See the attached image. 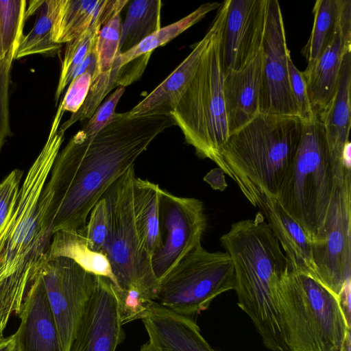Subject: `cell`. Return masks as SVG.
I'll return each mask as SVG.
<instances>
[{
  "instance_id": "obj_1",
  "label": "cell",
  "mask_w": 351,
  "mask_h": 351,
  "mask_svg": "<svg viewBox=\"0 0 351 351\" xmlns=\"http://www.w3.org/2000/svg\"><path fill=\"white\" fill-rule=\"evenodd\" d=\"M173 125L171 115L131 117L125 112L117 113L91 138L77 132L58 154L39 197L44 224L52 234L84 228L109 188L154 138Z\"/></svg>"
},
{
  "instance_id": "obj_2",
  "label": "cell",
  "mask_w": 351,
  "mask_h": 351,
  "mask_svg": "<svg viewBox=\"0 0 351 351\" xmlns=\"http://www.w3.org/2000/svg\"><path fill=\"white\" fill-rule=\"evenodd\" d=\"M220 242L233 263L239 306L250 317L267 348L288 351L277 299L287 260L265 217L258 212L253 219L232 223Z\"/></svg>"
},
{
  "instance_id": "obj_3",
  "label": "cell",
  "mask_w": 351,
  "mask_h": 351,
  "mask_svg": "<svg viewBox=\"0 0 351 351\" xmlns=\"http://www.w3.org/2000/svg\"><path fill=\"white\" fill-rule=\"evenodd\" d=\"M301 127L298 117L259 113L221 147L218 167L254 206L260 194L277 197L295 158Z\"/></svg>"
},
{
  "instance_id": "obj_4",
  "label": "cell",
  "mask_w": 351,
  "mask_h": 351,
  "mask_svg": "<svg viewBox=\"0 0 351 351\" xmlns=\"http://www.w3.org/2000/svg\"><path fill=\"white\" fill-rule=\"evenodd\" d=\"M301 123L298 147L276 198L311 242L321 243L332 204L350 167L331 152L319 117Z\"/></svg>"
},
{
  "instance_id": "obj_5",
  "label": "cell",
  "mask_w": 351,
  "mask_h": 351,
  "mask_svg": "<svg viewBox=\"0 0 351 351\" xmlns=\"http://www.w3.org/2000/svg\"><path fill=\"white\" fill-rule=\"evenodd\" d=\"M132 165L104 195L111 208V232L104 254L116 280L115 290L122 324L141 319L154 301L158 287L151 257L145 250L136 227Z\"/></svg>"
},
{
  "instance_id": "obj_6",
  "label": "cell",
  "mask_w": 351,
  "mask_h": 351,
  "mask_svg": "<svg viewBox=\"0 0 351 351\" xmlns=\"http://www.w3.org/2000/svg\"><path fill=\"white\" fill-rule=\"evenodd\" d=\"M277 299L288 351H341L350 326L338 298L321 282L287 265Z\"/></svg>"
},
{
  "instance_id": "obj_7",
  "label": "cell",
  "mask_w": 351,
  "mask_h": 351,
  "mask_svg": "<svg viewBox=\"0 0 351 351\" xmlns=\"http://www.w3.org/2000/svg\"><path fill=\"white\" fill-rule=\"evenodd\" d=\"M228 2L226 0L219 8L213 36L191 84L171 113L186 143L194 147L197 156L210 159L217 165L219 150L229 136L220 61V41Z\"/></svg>"
},
{
  "instance_id": "obj_8",
  "label": "cell",
  "mask_w": 351,
  "mask_h": 351,
  "mask_svg": "<svg viewBox=\"0 0 351 351\" xmlns=\"http://www.w3.org/2000/svg\"><path fill=\"white\" fill-rule=\"evenodd\" d=\"M235 287L232 261L226 252L193 249L159 282L155 302L182 316L207 309L219 295Z\"/></svg>"
},
{
  "instance_id": "obj_9",
  "label": "cell",
  "mask_w": 351,
  "mask_h": 351,
  "mask_svg": "<svg viewBox=\"0 0 351 351\" xmlns=\"http://www.w3.org/2000/svg\"><path fill=\"white\" fill-rule=\"evenodd\" d=\"M40 269L62 350L69 351L97 276L64 256H45Z\"/></svg>"
},
{
  "instance_id": "obj_10",
  "label": "cell",
  "mask_w": 351,
  "mask_h": 351,
  "mask_svg": "<svg viewBox=\"0 0 351 351\" xmlns=\"http://www.w3.org/2000/svg\"><path fill=\"white\" fill-rule=\"evenodd\" d=\"M159 219L160 243L151 260L158 283L184 256L201 245L206 228L200 200L176 196L162 189Z\"/></svg>"
},
{
  "instance_id": "obj_11",
  "label": "cell",
  "mask_w": 351,
  "mask_h": 351,
  "mask_svg": "<svg viewBox=\"0 0 351 351\" xmlns=\"http://www.w3.org/2000/svg\"><path fill=\"white\" fill-rule=\"evenodd\" d=\"M325 239L311 243L316 279L337 298L351 281V173L347 175L332 204Z\"/></svg>"
},
{
  "instance_id": "obj_12",
  "label": "cell",
  "mask_w": 351,
  "mask_h": 351,
  "mask_svg": "<svg viewBox=\"0 0 351 351\" xmlns=\"http://www.w3.org/2000/svg\"><path fill=\"white\" fill-rule=\"evenodd\" d=\"M259 113L298 117V109L291 92L287 69L285 29L280 3L269 0L263 47Z\"/></svg>"
},
{
  "instance_id": "obj_13",
  "label": "cell",
  "mask_w": 351,
  "mask_h": 351,
  "mask_svg": "<svg viewBox=\"0 0 351 351\" xmlns=\"http://www.w3.org/2000/svg\"><path fill=\"white\" fill-rule=\"evenodd\" d=\"M269 0H229L220 41L223 73L245 67L262 49Z\"/></svg>"
},
{
  "instance_id": "obj_14",
  "label": "cell",
  "mask_w": 351,
  "mask_h": 351,
  "mask_svg": "<svg viewBox=\"0 0 351 351\" xmlns=\"http://www.w3.org/2000/svg\"><path fill=\"white\" fill-rule=\"evenodd\" d=\"M123 326L114 284L97 276L69 351H116L125 337Z\"/></svg>"
},
{
  "instance_id": "obj_15",
  "label": "cell",
  "mask_w": 351,
  "mask_h": 351,
  "mask_svg": "<svg viewBox=\"0 0 351 351\" xmlns=\"http://www.w3.org/2000/svg\"><path fill=\"white\" fill-rule=\"evenodd\" d=\"M40 267L25 294L20 325L13 335L17 351H63Z\"/></svg>"
},
{
  "instance_id": "obj_16",
  "label": "cell",
  "mask_w": 351,
  "mask_h": 351,
  "mask_svg": "<svg viewBox=\"0 0 351 351\" xmlns=\"http://www.w3.org/2000/svg\"><path fill=\"white\" fill-rule=\"evenodd\" d=\"M351 51V1L343 12L340 29L322 56L302 72L313 114L319 117L337 90L345 55Z\"/></svg>"
},
{
  "instance_id": "obj_17",
  "label": "cell",
  "mask_w": 351,
  "mask_h": 351,
  "mask_svg": "<svg viewBox=\"0 0 351 351\" xmlns=\"http://www.w3.org/2000/svg\"><path fill=\"white\" fill-rule=\"evenodd\" d=\"M217 23L215 15L209 29L193 45L191 52L165 80L128 111L130 117L171 115L191 84L201 56L213 36Z\"/></svg>"
},
{
  "instance_id": "obj_18",
  "label": "cell",
  "mask_w": 351,
  "mask_h": 351,
  "mask_svg": "<svg viewBox=\"0 0 351 351\" xmlns=\"http://www.w3.org/2000/svg\"><path fill=\"white\" fill-rule=\"evenodd\" d=\"M254 206L259 208L285 251L287 267L295 273L305 274L316 279L312 243L299 223L284 209L276 197L260 194Z\"/></svg>"
},
{
  "instance_id": "obj_19",
  "label": "cell",
  "mask_w": 351,
  "mask_h": 351,
  "mask_svg": "<svg viewBox=\"0 0 351 351\" xmlns=\"http://www.w3.org/2000/svg\"><path fill=\"white\" fill-rule=\"evenodd\" d=\"M263 51L243 69L223 73V93L229 135L259 114Z\"/></svg>"
},
{
  "instance_id": "obj_20",
  "label": "cell",
  "mask_w": 351,
  "mask_h": 351,
  "mask_svg": "<svg viewBox=\"0 0 351 351\" xmlns=\"http://www.w3.org/2000/svg\"><path fill=\"white\" fill-rule=\"evenodd\" d=\"M149 340L163 351H215L193 319L152 302L141 317Z\"/></svg>"
},
{
  "instance_id": "obj_21",
  "label": "cell",
  "mask_w": 351,
  "mask_h": 351,
  "mask_svg": "<svg viewBox=\"0 0 351 351\" xmlns=\"http://www.w3.org/2000/svg\"><path fill=\"white\" fill-rule=\"evenodd\" d=\"M351 51L343 60L337 90L330 102L319 116L326 130L331 152L343 158V150L350 141L351 125Z\"/></svg>"
},
{
  "instance_id": "obj_22",
  "label": "cell",
  "mask_w": 351,
  "mask_h": 351,
  "mask_svg": "<svg viewBox=\"0 0 351 351\" xmlns=\"http://www.w3.org/2000/svg\"><path fill=\"white\" fill-rule=\"evenodd\" d=\"M128 0H99L97 16L91 25L78 37L66 43L58 84L55 93L56 104L66 86L73 79L74 73L86 55L96 43L101 27L120 14Z\"/></svg>"
},
{
  "instance_id": "obj_23",
  "label": "cell",
  "mask_w": 351,
  "mask_h": 351,
  "mask_svg": "<svg viewBox=\"0 0 351 351\" xmlns=\"http://www.w3.org/2000/svg\"><path fill=\"white\" fill-rule=\"evenodd\" d=\"M47 258H69L87 271L108 278L116 285L115 278L106 255L92 250L81 230H60L53 234Z\"/></svg>"
},
{
  "instance_id": "obj_24",
  "label": "cell",
  "mask_w": 351,
  "mask_h": 351,
  "mask_svg": "<svg viewBox=\"0 0 351 351\" xmlns=\"http://www.w3.org/2000/svg\"><path fill=\"white\" fill-rule=\"evenodd\" d=\"M160 190L158 184L148 180L135 178L133 189L134 217L142 244L151 258L160 243Z\"/></svg>"
},
{
  "instance_id": "obj_25",
  "label": "cell",
  "mask_w": 351,
  "mask_h": 351,
  "mask_svg": "<svg viewBox=\"0 0 351 351\" xmlns=\"http://www.w3.org/2000/svg\"><path fill=\"white\" fill-rule=\"evenodd\" d=\"M349 0H317L313 12L314 22L309 39L302 50L311 66L336 37L341 24L344 10Z\"/></svg>"
},
{
  "instance_id": "obj_26",
  "label": "cell",
  "mask_w": 351,
  "mask_h": 351,
  "mask_svg": "<svg viewBox=\"0 0 351 351\" xmlns=\"http://www.w3.org/2000/svg\"><path fill=\"white\" fill-rule=\"evenodd\" d=\"M161 8L160 0H134L130 3L122 23L121 53L135 47L161 28Z\"/></svg>"
},
{
  "instance_id": "obj_27",
  "label": "cell",
  "mask_w": 351,
  "mask_h": 351,
  "mask_svg": "<svg viewBox=\"0 0 351 351\" xmlns=\"http://www.w3.org/2000/svg\"><path fill=\"white\" fill-rule=\"evenodd\" d=\"M99 0H60L54 19L51 39L67 43L81 35L97 16Z\"/></svg>"
},
{
  "instance_id": "obj_28",
  "label": "cell",
  "mask_w": 351,
  "mask_h": 351,
  "mask_svg": "<svg viewBox=\"0 0 351 351\" xmlns=\"http://www.w3.org/2000/svg\"><path fill=\"white\" fill-rule=\"evenodd\" d=\"M59 2L60 0L42 1L34 26L26 36H23L14 59L34 54H52L60 50L62 45L54 43L51 39V30Z\"/></svg>"
},
{
  "instance_id": "obj_29",
  "label": "cell",
  "mask_w": 351,
  "mask_h": 351,
  "mask_svg": "<svg viewBox=\"0 0 351 351\" xmlns=\"http://www.w3.org/2000/svg\"><path fill=\"white\" fill-rule=\"evenodd\" d=\"M221 5V3L219 2L204 3L180 20L161 27L159 30L145 38L135 47L121 53L119 56L120 67L143 54L152 52L157 47L166 45L199 22L208 12L219 8Z\"/></svg>"
},
{
  "instance_id": "obj_30",
  "label": "cell",
  "mask_w": 351,
  "mask_h": 351,
  "mask_svg": "<svg viewBox=\"0 0 351 351\" xmlns=\"http://www.w3.org/2000/svg\"><path fill=\"white\" fill-rule=\"evenodd\" d=\"M120 71L119 56L114 60L112 66L108 71L100 73L92 81L88 93L77 112L72 114L70 118L59 128V131L64 133L73 124L78 121L90 119L101 101L114 88L118 87L117 80Z\"/></svg>"
},
{
  "instance_id": "obj_31",
  "label": "cell",
  "mask_w": 351,
  "mask_h": 351,
  "mask_svg": "<svg viewBox=\"0 0 351 351\" xmlns=\"http://www.w3.org/2000/svg\"><path fill=\"white\" fill-rule=\"evenodd\" d=\"M122 21L120 14L104 25L99 30L96 42V67L92 76L93 81L100 73L108 71L121 54L119 43Z\"/></svg>"
},
{
  "instance_id": "obj_32",
  "label": "cell",
  "mask_w": 351,
  "mask_h": 351,
  "mask_svg": "<svg viewBox=\"0 0 351 351\" xmlns=\"http://www.w3.org/2000/svg\"><path fill=\"white\" fill-rule=\"evenodd\" d=\"M86 224L82 230L90 248L104 254L111 232V208L108 199L104 195L91 210Z\"/></svg>"
},
{
  "instance_id": "obj_33",
  "label": "cell",
  "mask_w": 351,
  "mask_h": 351,
  "mask_svg": "<svg viewBox=\"0 0 351 351\" xmlns=\"http://www.w3.org/2000/svg\"><path fill=\"white\" fill-rule=\"evenodd\" d=\"M26 1L0 0V34L3 53L19 45L23 38Z\"/></svg>"
},
{
  "instance_id": "obj_34",
  "label": "cell",
  "mask_w": 351,
  "mask_h": 351,
  "mask_svg": "<svg viewBox=\"0 0 351 351\" xmlns=\"http://www.w3.org/2000/svg\"><path fill=\"white\" fill-rule=\"evenodd\" d=\"M19 45H14L0 60V151L11 135L9 114V86L11 67Z\"/></svg>"
},
{
  "instance_id": "obj_35",
  "label": "cell",
  "mask_w": 351,
  "mask_h": 351,
  "mask_svg": "<svg viewBox=\"0 0 351 351\" xmlns=\"http://www.w3.org/2000/svg\"><path fill=\"white\" fill-rule=\"evenodd\" d=\"M125 92V87L118 88L97 108L86 125L78 132L86 138H91L111 123L117 112L115 108Z\"/></svg>"
},
{
  "instance_id": "obj_36",
  "label": "cell",
  "mask_w": 351,
  "mask_h": 351,
  "mask_svg": "<svg viewBox=\"0 0 351 351\" xmlns=\"http://www.w3.org/2000/svg\"><path fill=\"white\" fill-rule=\"evenodd\" d=\"M23 174L14 169L0 183V232L15 209Z\"/></svg>"
},
{
  "instance_id": "obj_37",
  "label": "cell",
  "mask_w": 351,
  "mask_h": 351,
  "mask_svg": "<svg viewBox=\"0 0 351 351\" xmlns=\"http://www.w3.org/2000/svg\"><path fill=\"white\" fill-rule=\"evenodd\" d=\"M287 69L290 88L298 109V117L300 120H308L315 117L311 109L302 73L295 66L290 53L287 56Z\"/></svg>"
},
{
  "instance_id": "obj_38",
  "label": "cell",
  "mask_w": 351,
  "mask_h": 351,
  "mask_svg": "<svg viewBox=\"0 0 351 351\" xmlns=\"http://www.w3.org/2000/svg\"><path fill=\"white\" fill-rule=\"evenodd\" d=\"M92 76L90 72L86 71L72 80L60 104L64 112L74 114L82 106L92 83Z\"/></svg>"
},
{
  "instance_id": "obj_39",
  "label": "cell",
  "mask_w": 351,
  "mask_h": 351,
  "mask_svg": "<svg viewBox=\"0 0 351 351\" xmlns=\"http://www.w3.org/2000/svg\"><path fill=\"white\" fill-rule=\"evenodd\" d=\"M152 53L143 54L120 67L118 86L125 87L138 80L143 73Z\"/></svg>"
},
{
  "instance_id": "obj_40",
  "label": "cell",
  "mask_w": 351,
  "mask_h": 351,
  "mask_svg": "<svg viewBox=\"0 0 351 351\" xmlns=\"http://www.w3.org/2000/svg\"><path fill=\"white\" fill-rule=\"evenodd\" d=\"M225 175L220 168H215L204 177V180L208 183L213 189L223 191L228 186Z\"/></svg>"
},
{
  "instance_id": "obj_41",
  "label": "cell",
  "mask_w": 351,
  "mask_h": 351,
  "mask_svg": "<svg viewBox=\"0 0 351 351\" xmlns=\"http://www.w3.org/2000/svg\"><path fill=\"white\" fill-rule=\"evenodd\" d=\"M0 351H17L13 335L0 340Z\"/></svg>"
},
{
  "instance_id": "obj_42",
  "label": "cell",
  "mask_w": 351,
  "mask_h": 351,
  "mask_svg": "<svg viewBox=\"0 0 351 351\" xmlns=\"http://www.w3.org/2000/svg\"><path fill=\"white\" fill-rule=\"evenodd\" d=\"M140 351H163L150 340H148L141 347Z\"/></svg>"
},
{
  "instance_id": "obj_43",
  "label": "cell",
  "mask_w": 351,
  "mask_h": 351,
  "mask_svg": "<svg viewBox=\"0 0 351 351\" xmlns=\"http://www.w3.org/2000/svg\"><path fill=\"white\" fill-rule=\"evenodd\" d=\"M341 351H350V331H349L346 336Z\"/></svg>"
},
{
  "instance_id": "obj_44",
  "label": "cell",
  "mask_w": 351,
  "mask_h": 351,
  "mask_svg": "<svg viewBox=\"0 0 351 351\" xmlns=\"http://www.w3.org/2000/svg\"><path fill=\"white\" fill-rule=\"evenodd\" d=\"M5 54L3 53V51L1 34H0V60H2L5 57Z\"/></svg>"
},
{
  "instance_id": "obj_45",
  "label": "cell",
  "mask_w": 351,
  "mask_h": 351,
  "mask_svg": "<svg viewBox=\"0 0 351 351\" xmlns=\"http://www.w3.org/2000/svg\"><path fill=\"white\" fill-rule=\"evenodd\" d=\"M2 338H3V335L0 332V340H1Z\"/></svg>"
}]
</instances>
